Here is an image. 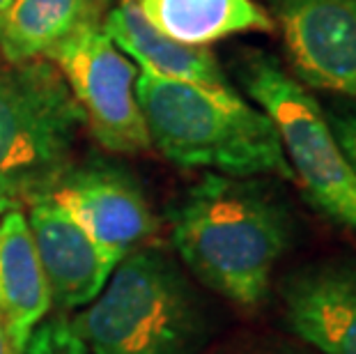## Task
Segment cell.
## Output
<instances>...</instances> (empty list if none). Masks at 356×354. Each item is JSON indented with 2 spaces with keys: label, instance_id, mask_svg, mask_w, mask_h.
Segmentation results:
<instances>
[{
  "label": "cell",
  "instance_id": "cell-1",
  "mask_svg": "<svg viewBox=\"0 0 356 354\" xmlns=\"http://www.w3.org/2000/svg\"><path fill=\"white\" fill-rule=\"evenodd\" d=\"M172 244L202 285L253 308L292 244V218L255 177L207 172L172 212Z\"/></svg>",
  "mask_w": 356,
  "mask_h": 354
},
{
  "label": "cell",
  "instance_id": "cell-2",
  "mask_svg": "<svg viewBox=\"0 0 356 354\" xmlns=\"http://www.w3.org/2000/svg\"><path fill=\"white\" fill-rule=\"evenodd\" d=\"M136 99L149 143L181 168L294 182L274 122L232 88L193 86L140 72Z\"/></svg>",
  "mask_w": 356,
  "mask_h": 354
},
{
  "label": "cell",
  "instance_id": "cell-3",
  "mask_svg": "<svg viewBox=\"0 0 356 354\" xmlns=\"http://www.w3.org/2000/svg\"><path fill=\"white\" fill-rule=\"evenodd\" d=\"M90 354H200L207 315L170 255L138 246L72 322Z\"/></svg>",
  "mask_w": 356,
  "mask_h": 354
},
{
  "label": "cell",
  "instance_id": "cell-4",
  "mask_svg": "<svg viewBox=\"0 0 356 354\" xmlns=\"http://www.w3.org/2000/svg\"><path fill=\"white\" fill-rule=\"evenodd\" d=\"M86 124L63 74L47 60L0 67V198L19 207L72 168Z\"/></svg>",
  "mask_w": 356,
  "mask_h": 354
},
{
  "label": "cell",
  "instance_id": "cell-5",
  "mask_svg": "<svg viewBox=\"0 0 356 354\" xmlns=\"http://www.w3.org/2000/svg\"><path fill=\"white\" fill-rule=\"evenodd\" d=\"M239 77L251 99L274 122L294 182L324 216L356 232V172L333 136L327 113L262 51L244 58Z\"/></svg>",
  "mask_w": 356,
  "mask_h": 354
},
{
  "label": "cell",
  "instance_id": "cell-6",
  "mask_svg": "<svg viewBox=\"0 0 356 354\" xmlns=\"http://www.w3.org/2000/svg\"><path fill=\"white\" fill-rule=\"evenodd\" d=\"M49 58L79 102L92 136L106 150L138 154L152 145L136 99V67L113 44L102 24L79 28Z\"/></svg>",
  "mask_w": 356,
  "mask_h": 354
},
{
  "label": "cell",
  "instance_id": "cell-7",
  "mask_svg": "<svg viewBox=\"0 0 356 354\" xmlns=\"http://www.w3.org/2000/svg\"><path fill=\"white\" fill-rule=\"evenodd\" d=\"M44 195L88 232L113 267L156 228L140 186L113 168H70Z\"/></svg>",
  "mask_w": 356,
  "mask_h": 354
},
{
  "label": "cell",
  "instance_id": "cell-8",
  "mask_svg": "<svg viewBox=\"0 0 356 354\" xmlns=\"http://www.w3.org/2000/svg\"><path fill=\"white\" fill-rule=\"evenodd\" d=\"M276 19L297 77L356 102V0H278Z\"/></svg>",
  "mask_w": 356,
  "mask_h": 354
},
{
  "label": "cell",
  "instance_id": "cell-9",
  "mask_svg": "<svg viewBox=\"0 0 356 354\" xmlns=\"http://www.w3.org/2000/svg\"><path fill=\"white\" fill-rule=\"evenodd\" d=\"M285 320L320 354H356V255L308 265L283 283Z\"/></svg>",
  "mask_w": 356,
  "mask_h": 354
},
{
  "label": "cell",
  "instance_id": "cell-10",
  "mask_svg": "<svg viewBox=\"0 0 356 354\" xmlns=\"http://www.w3.org/2000/svg\"><path fill=\"white\" fill-rule=\"evenodd\" d=\"M26 218L51 301L65 311L88 306L115 267L104 258L88 232L49 195L30 200Z\"/></svg>",
  "mask_w": 356,
  "mask_h": 354
},
{
  "label": "cell",
  "instance_id": "cell-11",
  "mask_svg": "<svg viewBox=\"0 0 356 354\" xmlns=\"http://www.w3.org/2000/svg\"><path fill=\"white\" fill-rule=\"evenodd\" d=\"M51 306V290L28 218L21 207H12L0 216V320L14 354H26Z\"/></svg>",
  "mask_w": 356,
  "mask_h": 354
},
{
  "label": "cell",
  "instance_id": "cell-12",
  "mask_svg": "<svg viewBox=\"0 0 356 354\" xmlns=\"http://www.w3.org/2000/svg\"><path fill=\"white\" fill-rule=\"evenodd\" d=\"M102 26L113 44L134 63H138L140 72L193 86L230 88L207 47H188L159 33L134 0H124L108 10Z\"/></svg>",
  "mask_w": 356,
  "mask_h": 354
},
{
  "label": "cell",
  "instance_id": "cell-13",
  "mask_svg": "<svg viewBox=\"0 0 356 354\" xmlns=\"http://www.w3.org/2000/svg\"><path fill=\"white\" fill-rule=\"evenodd\" d=\"M108 10L111 0H12L0 14V54L10 65L40 60Z\"/></svg>",
  "mask_w": 356,
  "mask_h": 354
},
{
  "label": "cell",
  "instance_id": "cell-14",
  "mask_svg": "<svg viewBox=\"0 0 356 354\" xmlns=\"http://www.w3.org/2000/svg\"><path fill=\"white\" fill-rule=\"evenodd\" d=\"M138 7L159 33L188 47L274 30L271 17L253 0H140Z\"/></svg>",
  "mask_w": 356,
  "mask_h": 354
},
{
  "label": "cell",
  "instance_id": "cell-15",
  "mask_svg": "<svg viewBox=\"0 0 356 354\" xmlns=\"http://www.w3.org/2000/svg\"><path fill=\"white\" fill-rule=\"evenodd\" d=\"M26 354H90L76 336L72 322L65 318H53L42 322L30 338Z\"/></svg>",
  "mask_w": 356,
  "mask_h": 354
},
{
  "label": "cell",
  "instance_id": "cell-16",
  "mask_svg": "<svg viewBox=\"0 0 356 354\" xmlns=\"http://www.w3.org/2000/svg\"><path fill=\"white\" fill-rule=\"evenodd\" d=\"M327 120L340 150H343V154L347 156V161H350L352 170L356 172V102L347 104V106L338 111H331Z\"/></svg>",
  "mask_w": 356,
  "mask_h": 354
},
{
  "label": "cell",
  "instance_id": "cell-17",
  "mask_svg": "<svg viewBox=\"0 0 356 354\" xmlns=\"http://www.w3.org/2000/svg\"><path fill=\"white\" fill-rule=\"evenodd\" d=\"M237 354H304V352L292 350V348H283V345H271V348H253V350H244V352H237Z\"/></svg>",
  "mask_w": 356,
  "mask_h": 354
},
{
  "label": "cell",
  "instance_id": "cell-18",
  "mask_svg": "<svg viewBox=\"0 0 356 354\" xmlns=\"http://www.w3.org/2000/svg\"><path fill=\"white\" fill-rule=\"evenodd\" d=\"M0 354H14L12 352V345H10V338H7V331L3 320H0Z\"/></svg>",
  "mask_w": 356,
  "mask_h": 354
},
{
  "label": "cell",
  "instance_id": "cell-19",
  "mask_svg": "<svg viewBox=\"0 0 356 354\" xmlns=\"http://www.w3.org/2000/svg\"><path fill=\"white\" fill-rule=\"evenodd\" d=\"M14 205H10V202H7V200H3V198H0V216H3L5 212H7V209H12Z\"/></svg>",
  "mask_w": 356,
  "mask_h": 354
},
{
  "label": "cell",
  "instance_id": "cell-20",
  "mask_svg": "<svg viewBox=\"0 0 356 354\" xmlns=\"http://www.w3.org/2000/svg\"><path fill=\"white\" fill-rule=\"evenodd\" d=\"M10 3H12V0H0V14H3L7 7H10Z\"/></svg>",
  "mask_w": 356,
  "mask_h": 354
}]
</instances>
